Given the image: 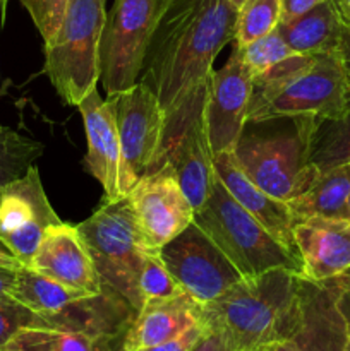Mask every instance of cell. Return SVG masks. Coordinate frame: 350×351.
Instances as JSON below:
<instances>
[{
	"label": "cell",
	"mask_w": 350,
	"mask_h": 351,
	"mask_svg": "<svg viewBox=\"0 0 350 351\" xmlns=\"http://www.w3.org/2000/svg\"><path fill=\"white\" fill-rule=\"evenodd\" d=\"M230 0H163L141 81L160 99L167 120L206 89L220 51L233 41Z\"/></svg>",
	"instance_id": "6da1fadb"
},
{
	"label": "cell",
	"mask_w": 350,
	"mask_h": 351,
	"mask_svg": "<svg viewBox=\"0 0 350 351\" xmlns=\"http://www.w3.org/2000/svg\"><path fill=\"white\" fill-rule=\"evenodd\" d=\"M299 280L301 274L283 267L242 278L202 305V326L222 332L233 351L290 339L299 322Z\"/></svg>",
	"instance_id": "7a4b0ae2"
},
{
	"label": "cell",
	"mask_w": 350,
	"mask_h": 351,
	"mask_svg": "<svg viewBox=\"0 0 350 351\" xmlns=\"http://www.w3.org/2000/svg\"><path fill=\"white\" fill-rule=\"evenodd\" d=\"M105 0H69L57 33L45 43V74L64 103L78 106L102 79Z\"/></svg>",
	"instance_id": "3957f363"
},
{
	"label": "cell",
	"mask_w": 350,
	"mask_h": 351,
	"mask_svg": "<svg viewBox=\"0 0 350 351\" xmlns=\"http://www.w3.org/2000/svg\"><path fill=\"white\" fill-rule=\"evenodd\" d=\"M192 223L216 243L242 278L257 276L278 267L301 276L304 273L301 257L281 245L229 194L220 180L208 201L194 211Z\"/></svg>",
	"instance_id": "277c9868"
},
{
	"label": "cell",
	"mask_w": 350,
	"mask_h": 351,
	"mask_svg": "<svg viewBox=\"0 0 350 351\" xmlns=\"http://www.w3.org/2000/svg\"><path fill=\"white\" fill-rule=\"evenodd\" d=\"M103 288L139 312L144 305L139 276L150 250L139 235L127 197L106 202L78 225Z\"/></svg>",
	"instance_id": "5b68a950"
},
{
	"label": "cell",
	"mask_w": 350,
	"mask_h": 351,
	"mask_svg": "<svg viewBox=\"0 0 350 351\" xmlns=\"http://www.w3.org/2000/svg\"><path fill=\"white\" fill-rule=\"evenodd\" d=\"M163 0H115L102 36V82L113 96L134 86L156 27Z\"/></svg>",
	"instance_id": "8992f818"
},
{
	"label": "cell",
	"mask_w": 350,
	"mask_h": 351,
	"mask_svg": "<svg viewBox=\"0 0 350 351\" xmlns=\"http://www.w3.org/2000/svg\"><path fill=\"white\" fill-rule=\"evenodd\" d=\"M233 153L257 187L283 202L307 191L321 173L307 163V146L297 129L292 136H242Z\"/></svg>",
	"instance_id": "52a82bcc"
},
{
	"label": "cell",
	"mask_w": 350,
	"mask_h": 351,
	"mask_svg": "<svg viewBox=\"0 0 350 351\" xmlns=\"http://www.w3.org/2000/svg\"><path fill=\"white\" fill-rule=\"evenodd\" d=\"M350 98L349 81L338 50L316 55L304 74L254 113L249 122L277 119H329L342 112Z\"/></svg>",
	"instance_id": "ba28073f"
},
{
	"label": "cell",
	"mask_w": 350,
	"mask_h": 351,
	"mask_svg": "<svg viewBox=\"0 0 350 351\" xmlns=\"http://www.w3.org/2000/svg\"><path fill=\"white\" fill-rule=\"evenodd\" d=\"M115 117L124 160L134 178L163 165L167 113L153 89L137 81L129 89L108 96Z\"/></svg>",
	"instance_id": "9c48e42d"
},
{
	"label": "cell",
	"mask_w": 350,
	"mask_h": 351,
	"mask_svg": "<svg viewBox=\"0 0 350 351\" xmlns=\"http://www.w3.org/2000/svg\"><path fill=\"white\" fill-rule=\"evenodd\" d=\"M158 254L178 287L201 305L213 302L242 280L229 257L196 223L161 247Z\"/></svg>",
	"instance_id": "30bf717a"
},
{
	"label": "cell",
	"mask_w": 350,
	"mask_h": 351,
	"mask_svg": "<svg viewBox=\"0 0 350 351\" xmlns=\"http://www.w3.org/2000/svg\"><path fill=\"white\" fill-rule=\"evenodd\" d=\"M148 250L160 252L194 219V208L178 184L175 168L163 163L144 173L126 195Z\"/></svg>",
	"instance_id": "8fae6325"
},
{
	"label": "cell",
	"mask_w": 350,
	"mask_h": 351,
	"mask_svg": "<svg viewBox=\"0 0 350 351\" xmlns=\"http://www.w3.org/2000/svg\"><path fill=\"white\" fill-rule=\"evenodd\" d=\"M60 221L34 165L19 180L0 189V240L23 266H30L45 232Z\"/></svg>",
	"instance_id": "7c38bea8"
},
{
	"label": "cell",
	"mask_w": 350,
	"mask_h": 351,
	"mask_svg": "<svg viewBox=\"0 0 350 351\" xmlns=\"http://www.w3.org/2000/svg\"><path fill=\"white\" fill-rule=\"evenodd\" d=\"M253 95V75L239 50L222 69H213L208 81L205 120L213 154L233 153L242 137Z\"/></svg>",
	"instance_id": "4fadbf2b"
},
{
	"label": "cell",
	"mask_w": 350,
	"mask_h": 351,
	"mask_svg": "<svg viewBox=\"0 0 350 351\" xmlns=\"http://www.w3.org/2000/svg\"><path fill=\"white\" fill-rule=\"evenodd\" d=\"M84 120L88 153L84 156V168L103 187L106 202L126 197L136 178L127 168L117 132L115 117L110 99H103L93 89L78 105Z\"/></svg>",
	"instance_id": "5bb4252c"
},
{
	"label": "cell",
	"mask_w": 350,
	"mask_h": 351,
	"mask_svg": "<svg viewBox=\"0 0 350 351\" xmlns=\"http://www.w3.org/2000/svg\"><path fill=\"white\" fill-rule=\"evenodd\" d=\"M336 276L326 281L299 280V322L290 341L299 351H347L349 326L338 307Z\"/></svg>",
	"instance_id": "9a60e30c"
},
{
	"label": "cell",
	"mask_w": 350,
	"mask_h": 351,
	"mask_svg": "<svg viewBox=\"0 0 350 351\" xmlns=\"http://www.w3.org/2000/svg\"><path fill=\"white\" fill-rule=\"evenodd\" d=\"M57 283L89 295H100L103 285L78 225L57 223L45 232L30 266Z\"/></svg>",
	"instance_id": "2e32d148"
},
{
	"label": "cell",
	"mask_w": 350,
	"mask_h": 351,
	"mask_svg": "<svg viewBox=\"0 0 350 351\" xmlns=\"http://www.w3.org/2000/svg\"><path fill=\"white\" fill-rule=\"evenodd\" d=\"M163 163H170L175 168L178 184L194 211L201 208L218 182L215 154L206 129L205 105L196 110L189 122L165 147Z\"/></svg>",
	"instance_id": "e0dca14e"
},
{
	"label": "cell",
	"mask_w": 350,
	"mask_h": 351,
	"mask_svg": "<svg viewBox=\"0 0 350 351\" xmlns=\"http://www.w3.org/2000/svg\"><path fill=\"white\" fill-rule=\"evenodd\" d=\"M294 239L305 280H331L350 267L349 219L319 216L301 219L294 225Z\"/></svg>",
	"instance_id": "ac0fdd59"
},
{
	"label": "cell",
	"mask_w": 350,
	"mask_h": 351,
	"mask_svg": "<svg viewBox=\"0 0 350 351\" xmlns=\"http://www.w3.org/2000/svg\"><path fill=\"white\" fill-rule=\"evenodd\" d=\"M215 170L216 177L222 182L223 187L229 191V194L254 219H257L281 245L299 256L294 239L295 219L287 202L278 201L273 195L257 187L242 170V167L237 161L235 153L215 154Z\"/></svg>",
	"instance_id": "d6986e66"
},
{
	"label": "cell",
	"mask_w": 350,
	"mask_h": 351,
	"mask_svg": "<svg viewBox=\"0 0 350 351\" xmlns=\"http://www.w3.org/2000/svg\"><path fill=\"white\" fill-rule=\"evenodd\" d=\"M202 305L189 293L144 302L124 335V346L137 351L160 345L201 322Z\"/></svg>",
	"instance_id": "ffe728a7"
},
{
	"label": "cell",
	"mask_w": 350,
	"mask_h": 351,
	"mask_svg": "<svg viewBox=\"0 0 350 351\" xmlns=\"http://www.w3.org/2000/svg\"><path fill=\"white\" fill-rule=\"evenodd\" d=\"M342 27L335 3L326 0L294 19L280 21L277 29L294 53L319 55L338 50Z\"/></svg>",
	"instance_id": "44dd1931"
},
{
	"label": "cell",
	"mask_w": 350,
	"mask_h": 351,
	"mask_svg": "<svg viewBox=\"0 0 350 351\" xmlns=\"http://www.w3.org/2000/svg\"><path fill=\"white\" fill-rule=\"evenodd\" d=\"M305 139L307 163L319 171L350 163V98L342 112L329 119H295Z\"/></svg>",
	"instance_id": "7402d4cb"
},
{
	"label": "cell",
	"mask_w": 350,
	"mask_h": 351,
	"mask_svg": "<svg viewBox=\"0 0 350 351\" xmlns=\"http://www.w3.org/2000/svg\"><path fill=\"white\" fill-rule=\"evenodd\" d=\"M349 199L350 163H343L321 171L307 191L287 204L295 221L312 216L349 219Z\"/></svg>",
	"instance_id": "603a6c76"
},
{
	"label": "cell",
	"mask_w": 350,
	"mask_h": 351,
	"mask_svg": "<svg viewBox=\"0 0 350 351\" xmlns=\"http://www.w3.org/2000/svg\"><path fill=\"white\" fill-rule=\"evenodd\" d=\"M9 297L45 317V315L57 314L74 302L91 295L57 283L51 278L24 266L17 271Z\"/></svg>",
	"instance_id": "cb8c5ba5"
},
{
	"label": "cell",
	"mask_w": 350,
	"mask_h": 351,
	"mask_svg": "<svg viewBox=\"0 0 350 351\" xmlns=\"http://www.w3.org/2000/svg\"><path fill=\"white\" fill-rule=\"evenodd\" d=\"M124 335L93 336L67 328L36 326L21 329L10 341L24 351H112L113 345L124 338Z\"/></svg>",
	"instance_id": "d4e9b609"
},
{
	"label": "cell",
	"mask_w": 350,
	"mask_h": 351,
	"mask_svg": "<svg viewBox=\"0 0 350 351\" xmlns=\"http://www.w3.org/2000/svg\"><path fill=\"white\" fill-rule=\"evenodd\" d=\"M314 60L316 55L290 53L287 58L268 69L266 72L256 75L253 79V95H250L247 122L254 113H257L266 103H270L278 93L283 91L294 79L304 74L314 64Z\"/></svg>",
	"instance_id": "484cf974"
},
{
	"label": "cell",
	"mask_w": 350,
	"mask_h": 351,
	"mask_svg": "<svg viewBox=\"0 0 350 351\" xmlns=\"http://www.w3.org/2000/svg\"><path fill=\"white\" fill-rule=\"evenodd\" d=\"M43 154V144L0 127V189L19 180Z\"/></svg>",
	"instance_id": "4316f807"
},
{
	"label": "cell",
	"mask_w": 350,
	"mask_h": 351,
	"mask_svg": "<svg viewBox=\"0 0 350 351\" xmlns=\"http://www.w3.org/2000/svg\"><path fill=\"white\" fill-rule=\"evenodd\" d=\"M281 21L280 0H246L237 9L233 43L244 47L277 29Z\"/></svg>",
	"instance_id": "83f0119b"
},
{
	"label": "cell",
	"mask_w": 350,
	"mask_h": 351,
	"mask_svg": "<svg viewBox=\"0 0 350 351\" xmlns=\"http://www.w3.org/2000/svg\"><path fill=\"white\" fill-rule=\"evenodd\" d=\"M239 50L240 57H242L244 64L249 69L253 79L256 75L263 74L268 69L273 67L280 60L287 58L288 55L294 51L288 48L285 40L281 38L280 31L273 29L271 33L264 34V36L257 38V40L250 41V43L244 45V47H235Z\"/></svg>",
	"instance_id": "f1b7e54d"
},
{
	"label": "cell",
	"mask_w": 350,
	"mask_h": 351,
	"mask_svg": "<svg viewBox=\"0 0 350 351\" xmlns=\"http://www.w3.org/2000/svg\"><path fill=\"white\" fill-rule=\"evenodd\" d=\"M139 291L143 302L153 300V298H168L174 295L182 293V288L167 269L161 261L160 254L150 250L144 261L143 271L139 276Z\"/></svg>",
	"instance_id": "f546056e"
},
{
	"label": "cell",
	"mask_w": 350,
	"mask_h": 351,
	"mask_svg": "<svg viewBox=\"0 0 350 351\" xmlns=\"http://www.w3.org/2000/svg\"><path fill=\"white\" fill-rule=\"evenodd\" d=\"M43 326V317L10 297L0 298V348L7 345L21 329Z\"/></svg>",
	"instance_id": "4dcf8cb0"
},
{
	"label": "cell",
	"mask_w": 350,
	"mask_h": 351,
	"mask_svg": "<svg viewBox=\"0 0 350 351\" xmlns=\"http://www.w3.org/2000/svg\"><path fill=\"white\" fill-rule=\"evenodd\" d=\"M19 2L31 16L45 43L50 41L60 26L69 0H19Z\"/></svg>",
	"instance_id": "1f68e13d"
},
{
	"label": "cell",
	"mask_w": 350,
	"mask_h": 351,
	"mask_svg": "<svg viewBox=\"0 0 350 351\" xmlns=\"http://www.w3.org/2000/svg\"><path fill=\"white\" fill-rule=\"evenodd\" d=\"M202 332H205V326H202V322H199V324L192 326L187 331L168 339V341H163L154 346H148V348H141L137 351H191L192 346L202 336Z\"/></svg>",
	"instance_id": "d6a6232c"
},
{
	"label": "cell",
	"mask_w": 350,
	"mask_h": 351,
	"mask_svg": "<svg viewBox=\"0 0 350 351\" xmlns=\"http://www.w3.org/2000/svg\"><path fill=\"white\" fill-rule=\"evenodd\" d=\"M191 351H233V348L222 332L205 326V332L198 339V343L192 346Z\"/></svg>",
	"instance_id": "836d02e7"
},
{
	"label": "cell",
	"mask_w": 350,
	"mask_h": 351,
	"mask_svg": "<svg viewBox=\"0 0 350 351\" xmlns=\"http://www.w3.org/2000/svg\"><path fill=\"white\" fill-rule=\"evenodd\" d=\"M281 2V21L294 19V17L301 16V14L307 12L312 7L319 5L326 0H280Z\"/></svg>",
	"instance_id": "e575fe53"
},
{
	"label": "cell",
	"mask_w": 350,
	"mask_h": 351,
	"mask_svg": "<svg viewBox=\"0 0 350 351\" xmlns=\"http://www.w3.org/2000/svg\"><path fill=\"white\" fill-rule=\"evenodd\" d=\"M340 287V295H338V307L342 311L343 317H345L347 326H349L350 331V267L347 271H343L340 276H336Z\"/></svg>",
	"instance_id": "d590c367"
},
{
	"label": "cell",
	"mask_w": 350,
	"mask_h": 351,
	"mask_svg": "<svg viewBox=\"0 0 350 351\" xmlns=\"http://www.w3.org/2000/svg\"><path fill=\"white\" fill-rule=\"evenodd\" d=\"M338 53L340 57H342L343 69H345L347 81H349V89H350V24H343L342 27V38H340Z\"/></svg>",
	"instance_id": "8d00e7d4"
},
{
	"label": "cell",
	"mask_w": 350,
	"mask_h": 351,
	"mask_svg": "<svg viewBox=\"0 0 350 351\" xmlns=\"http://www.w3.org/2000/svg\"><path fill=\"white\" fill-rule=\"evenodd\" d=\"M17 271L9 269V267H0V298L9 297L10 288H12L14 281H16Z\"/></svg>",
	"instance_id": "74e56055"
},
{
	"label": "cell",
	"mask_w": 350,
	"mask_h": 351,
	"mask_svg": "<svg viewBox=\"0 0 350 351\" xmlns=\"http://www.w3.org/2000/svg\"><path fill=\"white\" fill-rule=\"evenodd\" d=\"M0 267H9V269H16V271L21 269V267H24L23 264L19 263V259L10 252V249L2 242V240H0Z\"/></svg>",
	"instance_id": "f35d334b"
},
{
	"label": "cell",
	"mask_w": 350,
	"mask_h": 351,
	"mask_svg": "<svg viewBox=\"0 0 350 351\" xmlns=\"http://www.w3.org/2000/svg\"><path fill=\"white\" fill-rule=\"evenodd\" d=\"M254 351H299V350L297 346L294 345V341H290V339H283V341L271 343V345L263 346V348L254 350Z\"/></svg>",
	"instance_id": "ab89813d"
},
{
	"label": "cell",
	"mask_w": 350,
	"mask_h": 351,
	"mask_svg": "<svg viewBox=\"0 0 350 351\" xmlns=\"http://www.w3.org/2000/svg\"><path fill=\"white\" fill-rule=\"evenodd\" d=\"M343 24H350V0H333Z\"/></svg>",
	"instance_id": "60d3db41"
},
{
	"label": "cell",
	"mask_w": 350,
	"mask_h": 351,
	"mask_svg": "<svg viewBox=\"0 0 350 351\" xmlns=\"http://www.w3.org/2000/svg\"><path fill=\"white\" fill-rule=\"evenodd\" d=\"M7 7H9V0H0V21L2 23H5Z\"/></svg>",
	"instance_id": "b9f144b4"
},
{
	"label": "cell",
	"mask_w": 350,
	"mask_h": 351,
	"mask_svg": "<svg viewBox=\"0 0 350 351\" xmlns=\"http://www.w3.org/2000/svg\"><path fill=\"white\" fill-rule=\"evenodd\" d=\"M2 351H24V350L21 348L19 345H16V343H14V341H9L5 346H3Z\"/></svg>",
	"instance_id": "7bdbcfd3"
},
{
	"label": "cell",
	"mask_w": 350,
	"mask_h": 351,
	"mask_svg": "<svg viewBox=\"0 0 350 351\" xmlns=\"http://www.w3.org/2000/svg\"><path fill=\"white\" fill-rule=\"evenodd\" d=\"M112 351H129L126 348V346H124V338H120L119 341L115 343V345H113V348H112Z\"/></svg>",
	"instance_id": "ee69618b"
},
{
	"label": "cell",
	"mask_w": 350,
	"mask_h": 351,
	"mask_svg": "<svg viewBox=\"0 0 350 351\" xmlns=\"http://www.w3.org/2000/svg\"><path fill=\"white\" fill-rule=\"evenodd\" d=\"M244 2H246V0H230V3H232V5L235 7V9H239V7L242 5Z\"/></svg>",
	"instance_id": "f6af8a7d"
},
{
	"label": "cell",
	"mask_w": 350,
	"mask_h": 351,
	"mask_svg": "<svg viewBox=\"0 0 350 351\" xmlns=\"http://www.w3.org/2000/svg\"><path fill=\"white\" fill-rule=\"evenodd\" d=\"M349 221H350V199H349Z\"/></svg>",
	"instance_id": "bcb514c9"
},
{
	"label": "cell",
	"mask_w": 350,
	"mask_h": 351,
	"mask_svg": "<svg viewBox=\"0 0 350 351\" xmlns=\"http://www.w3.org/2000/svg\"><path fill=\"white\" fill-rule=\"evenodd\" d=\"M347 351H350V339H349V346H347Z\"/></svg>",
	"instance_id": "7dc6e473"
},
{
	"label": "cell",
	"mask_w": 350,
	"mask_h": 351,
	"mask_svg": "<svg viewBox=\"0 0 350 351\" xmlns=\"http://www.w3.org/2000/svg\"><path fill=\"white\" fill-rule=\"evenodd\" d=\"M0 351H2V348H0Z\"/></svg>",
	"instance_id": "c3c4849f"
}]
</instances>
